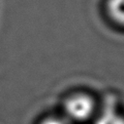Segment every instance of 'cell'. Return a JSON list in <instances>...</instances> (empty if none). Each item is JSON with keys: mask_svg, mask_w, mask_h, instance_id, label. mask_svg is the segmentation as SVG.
Segmentation results:
<instances>
[{"mask_svg": "<svg viewBox=\"0 0 124 124\" xmlns=\"http://www.w3.org/2000/svg\"><path fill=\"white\" fill-rule=\"evenodd\" d=\"M65 113L74 121H85L94 112V101L89 95L79 93L72 95L65 103Z\"/></svg>", "mask_w": 124, "mask_h": 124, "instance_id": "6da1fadb", "label": "cell"}, {"mask_svg": "<svg viewBox=\"0 0 124 124\" xmlns=\"http://www.w3.org/2000/svg\"><path fill=\"white\" fill-rule=\"evenodd\" d=\"M41 124H70V123L63 118L51 117V118H46Z\"/></svg>", "mask_w": 124, "mask_h": 124, "instance_id": "277c9868", "label": "cell"}, {"mask_svg": "<svg viewBox=\"0 0 124 124\" xmlns=\"http://www.w3.org/2000/svg\"><path fill=\"white\" fill-rule=\"evenodd\" d=\"M94 124H124V117L113 108H105L95 120Z\"/></svg>", "mask_w": 124, "mask_h": 124, "instance_id": "3957f363", "label": "cell"}, {"mask_svg": "<svg viewBox=\"0 0 124 124\" xmlns=\"http://www.w3.org/2000/svg\"><path fill=\"white\" fill-rule=\"evenodd\" d=\"M107 10L115 23L124 26V0H109Z\"/></svg>", "mask_w": 124, "mask_h": 124, "instance_id": "7a4b0ae2", "label": "cell"}]
</instances>
